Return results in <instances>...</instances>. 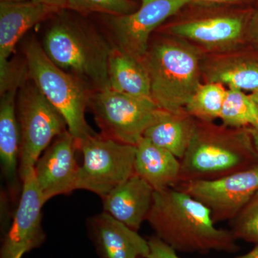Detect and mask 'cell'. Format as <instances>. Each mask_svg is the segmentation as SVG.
I'll return each instance as SVG.
<instances>
[{"label":"cell","instance_id":"obj_1","mask_svg":"<svg viewBox=\"0 0 258 258\" xmlns=\"http://www.w3.org/2000/svg\"><path fill=\"white\" fill-rule=\"evenodd\" d=\"M147 221L176 252L233 253L240 249L230 230L215 226L210 209L181 189L154 191Z\"/></svg>","mask_w":258,"mask_h":258},{"label":"cell","instance_id":"obj_3","mask_svg":"<svg viewBox=\"0 0 258 258\" xmlns=\"http://www.w3.org/2000/svg\"><path fill=\"white\" fill-rule=\"evenodd\" d=\"M197 122L191 143L181 159L179 183L219 179L258 163V154L246 128L228 129Z\"/></svg>","mask_w":258,"mask_h":258},{"label":"cell","instance_id":"obj_26","mask_svg":"<svg viewBox=\"0 0 258 258\" xmlns=\"http://www.w3.org/2000/svg\"><path fill=\"white\" fill-rule=\"evenodd\" d=\"M150 252L147 258H180L175 249L168 245L157 236L149 240Z\"/></svg>","mask_w":258,"mask_h":258},{"label":"cell","instance_id":"obj_21","mask_svg":"<svg viewBox=\"0 0 258 258\" xmlns=\"http://www.w3.org/2000/svg\"><path fill=\"white\" fill-rule=\"evenodd\" d=\"M210 82L251 92L258 90V60L235 59L219 62L209 69Z\"/></svg>","mask_w":258,"mask_h":258},{"label":"cell","instance_id":"obj_13","mask_svg":"<svg viewBox=\"0 0 258 258\" xmlns=\"http://www.w3.org/2000/svg\"><path fill=\"white\" fill-rule=\"evenodd\" d=\"M21 195L13 222L7 232L0 251V258H22L40 247L45 240L42 226L41 198L34 170L23 179Z\"/></svg>","mask_w":258,"mask_h":258},{"label":"cell","instance_id":"obj_8","mask_svg":"<svg viewBox=\"0 0 258 258\" xmlns=\"http://www.w3.org/2000/svg\"><path fill=\"white\" fill-rule=\"evenodd\" d=\"M83 155L77 189L104 198L133 175L136 146L121 143L94 134L78 140Z\"/></svg>","mask_w":258,"mask_h":258},{"label":"cell","instance_id":"obj_11","mask_svg":"<svg viewBox=\"0 0 258 258\" xmlns=\"http://www.w3.org/2000/svg\"><path fill=\"white\" fill-rule=\"evenodd\" d=\"M180 189L206 205L215 223L231 221L258 191V163L219 179L181 184Z\"/></svg>","mask_w":258,"mask_h":258},{"label":"cell","instance_id":"obj_2","mask_svg":"<svg viewBox=\"0 0 258 258\" xmlns=\"http://www.w3.org/2000/svg\"><path fill=\"white\" fill-rule=\"evenodd\" d=\"M83 15L60 10L40 42L52 62L91 91L110 88L108 60L112 45L106 35Z\"/></svg>","mask_w":258,"mask_h":258},{"label":"cell","instance_id":"obj_7","mask_svg":"<svg viewBox=\"0 0 258 258\" xmlns=\"http://www.w3.org/2000/svg\"><path fill=\"white\" fill-rule=\"evenodd\" d=\"M17 115L20 133L19 174L23 181L34 170L42 153L68 126L60 112L29 79L19 88Z\"/></svg>","mask_w":258,"mask_h":258},{"label":"cell","instance_id":"obj_12","mask_svg":"<svg viewBox=\"0 0 258 258\" xmlns=\"http://www.w3.org/2000/svg\"><path fill=\"white\" fill-rule=\"evenodd\" d=\"M78 140L67 130L57 136L37 160L34 174L44 203L77 189L80 165Z\"/></svg>","mask_w":258,"mask_h":258},{"label":"cell","instance_id":"obj_31","mask_svg":"<svg viewBox=\"0 0 258 258\" xmlns=\"http://www.w3.org/2000/svg\"><path fill=\"white\" fill-rule=\"evenodd\" d=\"M249 98L253 102L254 106L257 108L258 111V90L252 92L250 95H249Z\"/></svg>","mask_w":258,"mask_h":258},{"label":"cell","instance_id":"obj_6","mask_svg":"<svg viewBox=\"0 0 258 258\" xmlns=\"http://www.w3.org/2000/svg\"><path fill=\"white\" fill-rule=\"evenodd\" d=\"M88 108L103 137L137 146L148 128L171 114L152 98L129 96L111 88L91 93Z\"/></svg>","mask_w":258,"mask_h":258},{"label":"cell","instance_id":"obj_23","mask_svg":"<svg viewBox=\"0 0 258 258\" xmlns=\"http://www.w3.org/2000/svg\"><path fill=\"white\" fill-rule=\"evenodd\" d=\"M227 90L220 83L201 85L185 107V111L200 121L212 122L220 118Z\"/></svg>","mask_w":258,"mask_h":258},{"label":"cell","instance_id":"obj_10","mask_svg":"<svg viewBox=\"0 0 258 258\" xmlns=\"http://www.w3.org/2000/svg\"><path fill=\"white\" fill-rule=\"evenodd\" d=\"M60 10L34 2L0 3V93L21 79V64L9 60L18 42L32 27L52 19Z\"/></svg>","mask_w":258,"mask_h":258},{"label":"cell","instance_id":"obj_9","mask_svg":"<svg viewBox=\"0 0 258 258\" xmlns=\"http://www.w3.org/2000/svg\"><path fill=\"white\" fill-rule=\"evenodd\" d=\"M194 0H141L138 10L126 15H100L112 47L143 61L152 32Z\"/></svg>","mask_w":258,"mask_h":258},{"label":"cell","instance_id":"obj_20","mask_svg":"<svg viewBox=\"0 0 258 258\" xmlns=\"http://www.w3.org/2000/svg\"><path fill=\"white\" fill-rule=\"evenodd\" d=\"M196 125L193 117L183 111L168 115L147 129L144 137L181 160L191 143Z\"/></svg>","mask_w":258,"mask_h":258},{"label":"cell","instance_id":"obj_5","mask_svg":"<svg viewBox=\"0 0 258 258\" xmlns=\"http://www.w3.org/2000/svg\"><path fill=\"white\" fill-rule=\"evenodd\" d=\"M23 54L28 79L60 112L70 133L77 140L96 134L88 124L85 115L92 91L56 66L35 36L25 42Z\"/></svg>","mask_w":258,"mask_h":258},{"label":"cell","instance_id":"obj_18","mask_svg":"<svg viewBox=\"0 0 258 258\" xmlns=\"http://www.w3.org/2000/svg\"><path fill=\"white\" fill-rule=\"evenodd\" d=\"M108 79L113 91L152 98L150 77L143 61L114 47L108 60Z\"/></svg>","mask_w":258,"mask_h":258},{"label":"cell","instance_id":"obj_28","mask_svg":"<svg viewBox=\"0 0 258 258\" xmlns=\"http://www.w3.org/2000/svg\"><path fill=\"white\" fill-rule=\"evenodd\" d=\"M243 0H194V2L200 3H208V4H224V3H234Z\"/></svg>","mask_w":258,"mask_h":258},{"label":"cell","instance_id":"obj_19","mask_svg":"<svg viewBox=\"0 0 258 258\" xmlns=\"http://www.w3.org/2000/svg\"><path fill=\"white\" fill-rule=\"evenodd\" d=\"M242 30L243 20L237 17H217L195 20L178 24L169 28L173 35L208 45L235 41L242 35Z\"/></svg>","mask_w":258,"mask_h":258},{"label":"cell","instance_id":"obj_25","mask_svg":"<svg viewBox=\"0 0 258 258\" xmlns=\"http://www.w3.org/2000/svg\"><path fill=\"white\" fill-rule=\"evenodd\" d=\"M230 222L236 240L258 245V191Z\"/></svg>","mask_w":258,"mask_h":258},{"label":"cell","instance_id":"obj_24","mask_svg":"<svg viewBox=\"0 0 258 258\" xmlns=\"http://www.w3.org/2000/svg\"><path fill=\"white\" fill-rule=\"evenodd\" d=\"M139 7L134 0H68L66 10L83 16L91 14L126 15Z\"/></svg>","mask_w":258,"mask_h":258},{"label":"cell","instance_id":"obj_22","mask_svg":"<svg viewBox=\"0 0 258 258\" xmlns=\"http://www.w3.org/2000/svg\"><path fill=\"white\" fill-rule=\"evenodd\" d=\"M224 125L233 128H253L258 132V111L249 96L235 88L227 90L220 114Z\"/></svg>","mask_w":258,"mask_h":258},{"label":"cell","instance_id":"obj_15","mask_svg":"<svg viewBox=\"0 0 258 258\" xmlns=\"http://www.w3.org/2000/svg\"><path fill=\"white\" fill-rule=\"evenodd\" d=\"M154 190L137 174L102 198L103 210L130 228L138 231L152 208Z\"/></svg>","mask_w":258,"mask_h":258},{"label":"cell","instance_id":"obj_30","mask_svg":"<svg viewBox=\"0 0 258 258\" xmlns=\"http://www.w3.org/2000/svg\"><path fill=\"white\" fill-rule=\"evenodd\" d=\"M235 258H258V245H255L254 249L249 251L247 253L242 254V255L238 256Z\"/></svg>","mask_w":258,"mask_h":258},{"label":"cell","instance_id":"obj_4","mask_svg":"<svg viewBox=\"0 0 258 258\" xmlns=\"http://www.w3.org/2000/svg\"><path fill=\"white\" fill-rule=\"evenodd\" d=\"M143 62L150 77L154 101L171 114L184 111L201 86L196 50L184 42L159 39L149 43Z\"/></svg>","mask_w":258,"mask_h":258},{"label":"cell","instance_id":"obj_29","mask_svg":"<svg viewBox=\"0 0 258 258\" xmlns=\"http://www.w3.org/2000/svg\"><path fill=\"white\" fill-rule=\"evenodd\" d=\"M249 134L252 138V143L258 154V132L253 128H248Z\"/></svg>","mask_w":258,"mask_h":258},{"label":"cell","instance_id":"obj_27","mask_svg":"<svg viewBox=\"0 0 258 258\" xmlns=\"http://www.w3.org/2000/svg\"><path fill=\"white\" fill-rule=\"evenodd\" d=\"M1 2H34V3H42L50 5V6L56 7L60 10L66 9L68 0H0Z\"/></svg>","mask_w":258,"mask_h":258},{"label":"cell","instance_id":"obj_16","mask_svg":"<svg viewBox=\"0 0 258 258\" xmlns=\"http://www.w3.org/2000/svg\"><path fill=\"white\" fill-rule=\"evenodd\" d=\"M19 88L8 90L0 101V159L3 175L13 198L19 191L20 133L16 112Z\"/></svg>","mask_w":258,"mask_h":258},{"label":"cell","instance_id":"obj_17","mask_svg":"<svg viewBox=\"0 0 258 258\" xmlns=\"http://www.w3.org/2000/svg\"><path fill=\"white\" fill-rule=\"evenodd\" d=\"M136 147L135 174L145 180L154 191L174 188L179 183L181 160L174 154L144 137Z\"/></svg>","mask_w":258,"mask_h":258},{"label":"cell","instance_id":"obj_32","mask_svg":"<svg viewBox=\"0 0 258 258\" xmlns=\"http://www.w3.org/2000/svg\"><path fill=\"white\" fill-rule=\"evenodd\" d=\"M257 35H258V21H257Z\"/></svg>","mask_w":258,"mask_h":258},{"label":"cell","instance_id":"obj_14","mask_svg":"<svg viewBox=\"0 0 258 258\" xmlns=\"http://www.w3.org/2000/svg\"><path fill=\"white\" fill-rule=\"evenodd\" d=\"M90 235L101 258H147L149 240L103 212L90 219Z\"/></svg>","mask_w":258,"mask_h":258}]
</instances>
